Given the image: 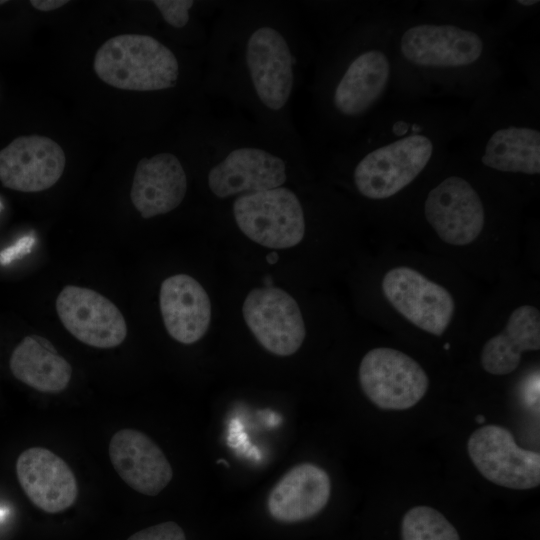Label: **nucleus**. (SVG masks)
<instances>
[{
    "label": "nucleus",
    "instance_id": "nucleus-10",
    "mask_svg": "<svg viewBox=\"0 0 540 540\" xmlns=\"http://www.w3.org/2000/svg\"><path fill=\"white\" fill-rule=\"evenodd\" d=\"M381 287L387 301L416 327L435 336L447 330L455 302L442 285L413 268L400 266L384 275Z\"/></svg>",
    "mask_w": 540,
    "mask_h": 540
},
{
    "label": "nucleus",
    "instance_id": "nucleus-22",
    "mask_svg": "<svg viewBox=\"0 0 540 540\" xmlns=\"http://www.w3.org/2000/svg\"><path fill=\"white\" fill-rule=\"evenodd\" d=\"M13 376L29 387L44 393H59L67 388L72 367L52 345L38 335L26 336L10 357Z\"/></svg>",
    "mask_w": 540,
    "mask_h": 540
},
{
    "label": "nucleus",
    "instance_id": "nucleus-8",
    "mask_svg": "<svg viewBox=\"0 0 540 540\" xmlns=\"http://www.w3.org/2000/svg\"><path fill=\"white\" fill-rule=\"evenodd\" d=\"M358 377L367 398L384 410L415 406L429 387V378L416 360L386 347L374 348L364 355Z\"/></svg>",
    "mask_w": 540,
    "mask_h": 540
},
{
    "label": "nucleus",
    "instance_id": "nucleus-19",
    "mask_svg": "<svg viewBox=\"0 0 540 540\" xmlns=\"http://www.w3.org/2000/svg\"><path fill=\"white\" fill-rule=\"evenodd\" d=\"M186 191L187 176L179 159L159 153L138 162L130 197L140 215L148 219L178 207Z\"/></svg>",
    "mask_w": 540,
    "mask_h": 540
},
{
    "label": "nucleus",
    "instance_id": "nucleus-6",
    "mask_svg": "<svg viewBox=\"0 0 540 540\" xmlns=\"http://www.w3.org/2000/svg\"><path fill=\"white\" fill-rule=\"evenodd\" d=\"M93 68L106 84L122 90L156 91L174 87L179 64L174 53L152 36L122 34L97 50Z\"/></svg>",
    "mask_w": 540,
    "mask_h": 540
},
{
    "label": "nucleus",
    "instance_id": "nucleus-12",
    "mask_svg": "<svg viewBox=\"0 0 540 540\" xmlns=\"http://www.w3.org/2000/svg\"><path fill=\"white\" fill-rule=\"evenodd\" d=\"M56 311L64 327L86 345L113 348L126 338L127 325L120 310L89 288L64 287L56 299Z\"/></svg>",
    "mask_w": 540,
    "mask_h": 540
},
{
    "label": "nucleus",
    "instance_id": "nucleus-30",
    "mask_svg": "<svg viewBox=\"0 0 540 540\" xmlns=\"http://www.w3.org/2000/svg\"><path fill=\"white\" fill-rule=\"evenodd\" d=\"M278 259H279V256L277 252H271L266 256V261L271 265L275 264L278 261Z\"/></svg>",
    "mask_w": 540,
    "mask_h": 540
},
{
    "label": "nucleus",
    "instance_id": "nucleus-27",
    "mask_svg": "<svg viewBox=\"0 0 540 540\" xmlns=\"http://www.w3.org/2000/svg\"><path fill=\"white\" fill-rule=\"evenodd\" d=\"M127 540H186V535L176 522L166 521L146 527L132 534Z\"/></svg>",
    "mask_w": 540,
    "mask_h": 540
},
{
    "label": "nucleus",
    "instance_id": "nucleus-4",
    "mask_svg": "<svg viewBox=\"0 0 540 540\" xmlns=\"http://www.w3.org/2000/svg\"><path fill=\"white\" fill-rule=\"evenodd\" d=\"M417 3L375 2L352 29L325 92V103L341 128H362L391 99L395 28Z\"/></svg>",
    "mask_w": 540,
    "mask_h": 540
},
{
    "label": "nucleus",
    "instance_id": "nucleus-16",
    "mask_svg": "<svg viewBox=\"0 0 540 540\" xmlns=\"http://www.w3.org/2000/svg\"><path fill=\"white\" fill-rule=\"evenodd\" d=\"M108 453L120 478L143 495H158L173 478V470L165 454L142 431L127 428L115 432L109 442Z\"/></svg>",
    "mask_w": 540,
    "mask_h": 540
},
{
    "label": "nucleus",
    "instance_id": "nucleus-7",
    "mask_svg": "<svg viewBox=\"0 0 540 540\" xmlns=\"http://www.w3.org/2000/svg\"><path fill=\"white\" fill-rule=\"evenodd\" d=\"M233 215L249 239L268 248L293 247L305 234L301 202L285 187L240 195L233 203Z\"/></svg>",
    "mask_w": 540,
    "mask_h": 540
},
{
    "label": "nucleus",
    "instance_id": "nucleus-23",
    "mask_svg": "<svg viewBox=\"0 0 540 540\" xmlns=\"http://www.w3.org/2000/svg\"><path fill=\"white\" fill-rule=\"evenodd\" d=\"M402 540H461L456 528L438 510L425 505L409 509L401 522Z\"/></svg>",
    "mask_w": 540,
    "mask_h": 540
},
{
    "label": "nucleus",
    "instance_id": "nucleus-13",
    "mask_svg": "<svg viewBox=\"0 0 540 540\" xmlns=\"http://www.w3.org/2000/svg\"><path fill=\"white\" fill-rule=\"evenodd\" d=\"M66 156L61 146L46 136L15 138L0 150V181L20 192H40L61 178Z\"/></svg>",
    "mask_w": 540,
    "mask_h": 540
},
{
    "label": "nucleus",
    "instance_id": "nucleus-18",
    "mask_svg": "<svg viewBox=\"0 0 540 540\" xmlns=\"http://www.w3.org/2000/svg\"><path fill=\"white\" fill-rule=\"evenodd\" d=\"M331 481L327 472L312 463L288 470L267 498L270 516L281 523H297L316 516L327 505Z\"/></svg>",
    "mask_w": 540,
    "mask_h": 540
},
{
    "label": "nucleus",
    "instance_id": "nucleus-24",
    "mask_svg": "<svg viewBox=\"0 0 540 540\" xmlns=\"http://www.w3.org/2000/svg\"><path fill=\"white\" fill-rule=\"evenodd\" d=\"M493 2L471 0L424 1L417 4L416 11L433 17L460 22H482L489 20L487 13Z\"/></svg>",
    "mask_w": 540,
    "mask_h": 540
},
{
    "label": "nucleus",
    "instance_id": "nucleus-1",
    "mask_svg": "<svg viewBox=\"0 0 540 540\" xmlns=\"http://www.w3.org/2000/svg\"><path fill=\"white\" fill-rule=\"evenodd\" d=\"M511 53L509 36L490 20L460 22L415 8L395 28L391 99L471 102L504 83Z\"/></svg>",
    "mask_w": 540,
    "mask_h": 540
},
{
    "label": "nucleus",
    "instance_id": "nucleus-15",
    "mask_svg": "<svg viewBox=\"0 0 540 540\" xmlns=\"http://www.w3.org/2000/svg\"><path fill=\"white\" fill-rule=\"evenodd\" d=\"M16 474L28 499L46 513L62 512L77 500L78 484L73 471L47 448L24 450L17 458Z\"/></svg>",
    "mask_w": 540,
    "mask_h": 540
},
{
    "label": "nucleus",
    "instance_id": "nucleus-17",
    "mask_svg": "<svg viewBox=\"0 0 540 540\" xmlns=\"http://www.w3.org/2000/svg\"><path fill=\"white\" fill-rule=\"evenodd\" d=\"M287 179L285 162L256 147L232 150L208 173L211 192L226 198L280 187Z\"/></svg>",
    "mask_w": 540,
    "mask_h": 540
},
{
    "label": "nucleus",
    "instance_id": "nucleus-31",
    "mask_svg": "<svg viewBox=\"0 0 540 540\" xmlns=\"http://www.w3.org/2000/svg\"><path fill=\"white\" fill-rule=\"evenodd\" d=\"M263 283H264V285H265L266 287H272V285H273L272 277H271V276H266V277H264Z\"/></svg>",
    "mask_w": 540,
    "mask_h": 540
},
{
    "label": "nucleus",
    "instance_id": "nucleus-29",
    "mask_svg": "<svg viewBox=\"0 0 540 540\" xmlns=\"http://www.w3.org/2000/svg\"><path fill=\"white\" fill-rule=\"evenodd\" d=\"M35 9L39 11H53L68 4L67 0H31L29 2Z\"/></svg>",
    "mask_w": 540,
    "mask_h": 540
},
{
    "label": "nucleus",
    "instance_id": "nucleus-2",
    "mask_svg": "<svg viewBox=\"0 0 540 540\" xmlns=\"http://www.w3.org/2000/svg\"><path fill=\"white\" fill-rule=\"evenodd\" d=\"M464 115L431 100H389L347 156L358 194L383 203L434 175L457 148Z\"/></svg>",
    "mask_w": 540,
    "mask_h": 540
},
{
    "label": "nucleus",
    "instance_id": "nucleus-9",
    "mask_svg": "<svg viewBox=\"0 0 540 540\" xmlns=\"http://www.w3.org/2000/svg\"><path fill=\"white\" fill-rule=\"evenodd\" d=\"M469 457L488 481L515 490L540 484V454L517 445L512 433L500 425H485L468 439Z\"/></svg>",
    "mask_w": 540,
    "mask_h": 540
},
{
    "label": "nucleus",
    "instance_id": "nucleus-32",
    "mask_svg": "<svg viewBox=\"0 0 540 540\" xmlns=\"http://www.w3.org/2000/svg\"><path fill=\"white\" fill-rule=\"evenodd\" d=\"M476 421H477L478 423H483V422L485 421V417H484L483 415H478V416L476 417Z\"/></svg>",
    "mask_w": 540,
    "mask_h": 540
},
{
    "label": "nucleus",
    "instance_id": "nucleus-28",
    "mask_svg": "<svg viewBox=\"0 0 540 540\" xmlns=\"http://www.w3.org/2000/svg\"><path fill=\"white\" fill-rule=\"evenodd\" d=\"M525 400L529 405L535 406L539 402V375H533L525 386Z\"/></svg>",
    "mask_w": 540,
    "mask_h": 540
},
{
    "label": "nucleus",
    "instance_id": "nucleus-5",
    "mask_svg": "<svg viewBox=\"0 0 540 540\" xmlns=\"http://www.w3.org/2000/svg\"><path fill=\"white\" fill-rule=\"evenodd\" d=\"M482 169L457 148L436 172L422 200L424 221L445 243L467 245L482 233L488 204L478 185Z\"/></svg>",
    "mask_w": 540,
    "mask_h": 540
},
{
    "label": "nucleus",
    "instance_id": "nucleus-11",
    "mask_svg": "<svg viewBox=\"0 0 540 540\" xmlns=\"http://www.w3.org/2000/svg\"><path fill=\"white\" fill-rule=\"evenodd\" d=\"M243 317L257 341L269 352L290 356L301 347L306 329L297 302L276 287L251 290L243 303Z\"/></svg>",
    "mask_w": 540,
    "mask_h": 540
},
{
    "label": "nucleus",
    "instance_id": "nucleus-21",
    "mask_svg": "<svg viewBox=\"0 0 540 540\" xmlns=\"http://www.w3.org/2000/svg\"><path fill=\"white\" fill-rule=\"evenodd\" d=\"M540 349V312L531 305L517 307L502 332L490 338L481 351V365L492 375H507L517 369L521 355Z\"/></svg>",
    "mask_w": 540,
    "mask_h": 540
},
{
    "label": "nucleus",
    "instance_id": "nucleus-25",
    "mask_svg": "<svg viewBox=\"0 0 540 540\" xmlns=\"http://www.w3.org/2000/svg\"><path fill=\"white\" fill-rule=\"evenodd\" d=\"M539 8V0H513L505 2L500 18L497 22H493V25L498 31L509 36L512 30L534 19L539 12Z\"/></svg>",
    "mask_w": 540,
    "mask_h": 540
},
{
    "label": "nucleus",
    "instance_id": "nucleus-26",
    "mask_svg": "<svg viewBox=\"0 0 540 540\" xmlns=\"http://www.w3.org/2000/svg\"><path fill=\"white\" fill-rule=\"evenodd\" d=\"M152 3L158 8L164 21L175 28L186 26L189 11L194 5L191 0H156Z\"/></svg>",
    "mask_w": 540,
    "mask_h": 540
},
{
    "label": "nucleus",
    "instance_id": "nucleus-20",
    "mask_svg": "<svg viewBox=\"0 0 540 540\" xmlns=\"http://www.w3.org/2000/svg\"><path fill=\"white\" fill-rule=\"evenodd\" d=\"M159 304L164 326L176 341L193 344L207 332L211 302L193 277L177 274L166 278L161 284Z\"/></svg>",
    "mask_w": 540,
    "mask_h": 540
},
{
    "label": "nucleus",
    "instance_id": "nucleus-33",
    "mask_svg": "<svg viewBox=\"0 0 540 540\" xmlns=\"http://www.w3.org/2000/svg\"><path fill=\"white\" fill-rule=\"evenodd\" d=\"M6 2V0H0V5L5 4Z\"/></svg>",
    "mask_w": 540,
    "mask_h": 540
},
{
    "label": "nucleus",
    "instance_id": "nucleus-3",
    "mask_svg": "<svg viewBox=\"0 0 540 540\" xmlns=\"http://www.w3.org/2000/svg\"><path fill=\"white\" fill-rule=\"evenodd\" d=\"M457 149L498 176L535 180L540 175V91L504 83L465 109Z\"/></svg>",
    "mask_w": 540,
    "mask_h": 540
},
{
    "label": "nucleus",
    "instance_id": "nucleus-14",
    "mask_svg": "<svg viewBox=\"0 0 540 540\" xmlns=\"http://www.w3.org/2000/svg\"><path fill=\"white\" fill-rule=\"evenodd\" d=\"M245 58L261 103L274 111L283 108L294 84L293 58L284 36L273 27H259L247 40Z\"/></svg>",
    "mask_w": 540,
    "mask_h": 540
}]
</instances>
